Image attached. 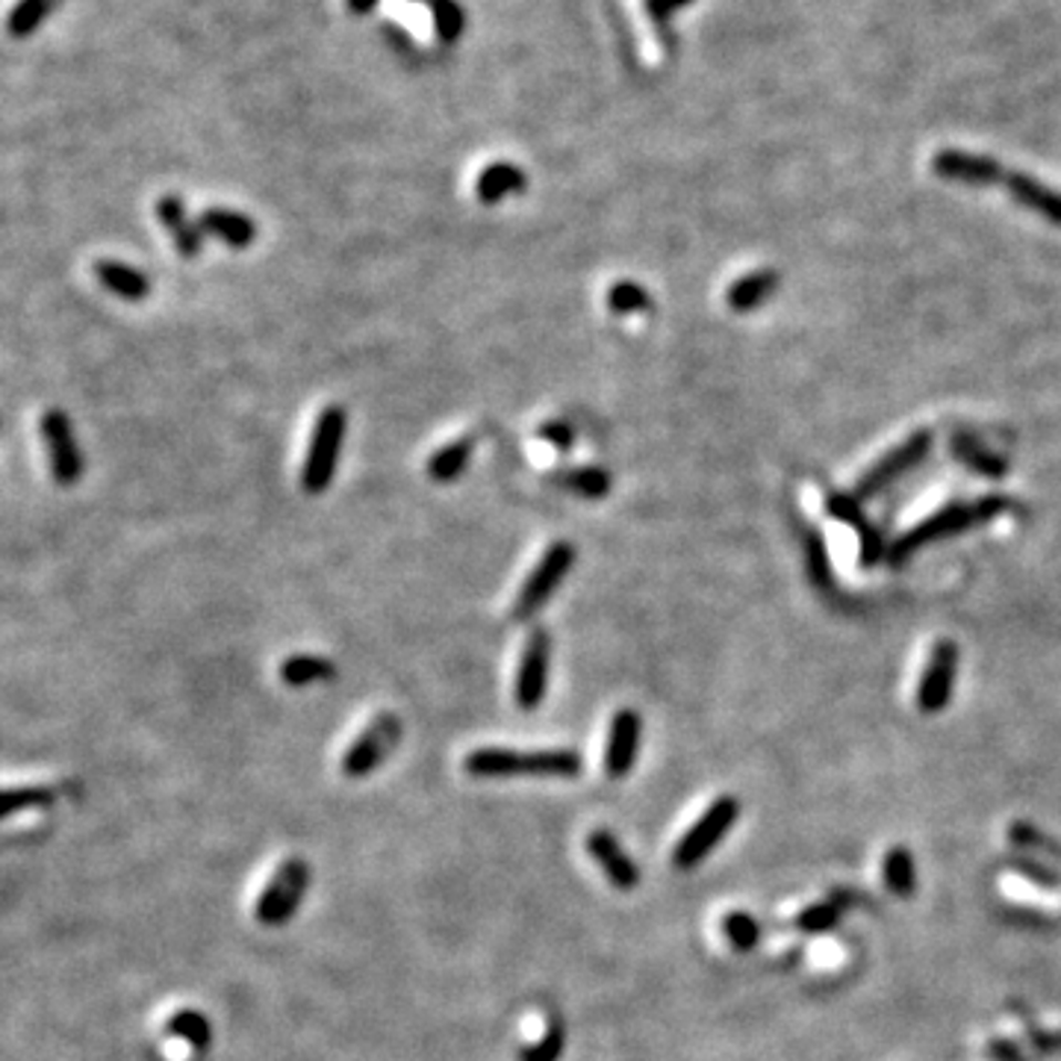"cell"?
<instances>
[{
    "label": "cell",
    "mask_w": 1061,
    "mask_h": 1061,
    "mask_svg": "<svg viewBox=\"0 0 1061 1061\" xmlns=\"http://www.w3.org/2000/svg\"><path fill=\"white\" fill-rule=\"evenodd\" d=\"M464 770L475 779H572L584 770L579 749H508V746H481L464 758Z\"/></svg>",
    "instance_id": "1"
},
{
    "label": "cell",
    "mask_w": 1061,
    "mask_h": 1061,
    "mask_svg": "<svg viewBox=\"0 0 1061 1061\" xmlns=\"http://www.w3.org/2000/svg\"><path fill=\"white\" fill-rule=\"evenodd\" d=\"M345 430H349V416L340 404H331L319 413L313 434H310L304 466H301V490L308 496H319L334 483L336 466L343 457Z\"/></svg>",
    "instance_id": "2"
},
{
    "label": "cell",
    "mask_w": 1061,
    "mask_h": 1061,
    "mask_svg": "<svg viewBox=\"0 0 1061 1061\" xmlns=\"http://www.w3.org/2000/svg\"><path fill=\"white\" fill-rule=\"evenodd\" d=\"M310 878H313V870H310L308 861H283L281 867L274 870V876L269 878V885L257 896V920L263 923V926H287L301 908V903H304Z\"/></svg>",
    "instance_id": "3"
},
{
    "label": "cell",
    "mask_w": 1061,
    "mask_h": 1061,
    "mask_svg": "<svg viewBox=\"0 0 1061 1061\" xmlns=\"http://www.w3.org/2000/svg\"><path fill=\"white\" fill-rule=\"evenodd\" d=\"M737 816H740V802L737 797H719L705 808L699 820L690 825V832L676 843L673 850V864L676 870H690L696 864H703L710 852L717 850V843L735 829Z\"/></svg>",
    "instance_id": "4"
},
{
    "label": "cell",
    "mask_w": 1061,
    "mask_h": 1061,
    "mask_svg": "<svg viewBox=\"0 0 1061 1061\" xmlns=\"http://www.w3.org/2000/svg\"><path fill=\"white\" fill-rule=\"evenodd\" d=\"M575 566V545L566 540H558L545 549V554L537 561V566L528 572V579L522 581V587L513 602V620L526 623L540 611V607L554 596V590L561 587V581L566 579Z\"/></svg>",
    "instance_id": "5"
},
{
    "label": "cell",
    "mask_w": 1061,
    "mask_h": 1061,
    "mask_svg": "<svg viewBox=\"0 0 1061 1061\" xmlns=\"http://www.w3.org/2000/svg\"><path fill=\"white\" fill-rule=\"evenodd\" d=\"M402 735V719L395 717V714H377V717L360 731L357 740L345 749L340 767H343L349 779H366V776H372V772L389 758V752L398 746Z\"/></svg>",
    "instance_id": "6"
},
{
    "label": "cell",
    "mask_w": 1061,
    "mask_h": 1061,
    "mask_svg": "<svg viewBox=\"0 0 1061 1061\" xmlns=\"http://www.w3.org/2000/svg\"><path fill=\"white\" fill-rule=\"evenodd\" d=\"M549 676H552V634L534 628L519 655L517 685L513 699L522 710H537L549 696Z\"/></svg>",
    "instance_id": "7"
},
{
    "label": "cell",
    "mask_w": 1061,
    "mask_h": 1061,
    "mask_svg": "<svg viewBox=\"0 0 1061 1061\" xmlns=\"http://www.w3.org/2000/svg\"><path fill=\"white\" fill-rule=\"evenodd\" d=\"M39 430H42L44 448H48V460H51L53 481L60 487H74L83 478V451H80L77 434L74 425L62 410H44L39 419Z\"/></svg>",
    "instance_id": "8"
},
{
    "label": "cell",
    "mask_w": 1061,
    "mask_h": 1061,
    "mask_svg": "<svg viewBox=\"0 0 1061 1061\" xmlns=\"http://www.w3.org/2000/svg\"><path fill=\"white\" fill-rule=\"evenodd\" d=\"M1006 508V501L1002 499H985L976 501V505H949L940 513L929 517L923 526H917L912 534H905L899 543L894 545V558H905L908 552H914L917 545L929 543L935 537L940 534H956L961 528L979 526L985 519H991L994 513H1000Z\"/></svg>",
    "instance_id": "9"
},
{
    "label": "cell",
    "mask_w": 1061,
    "mask_h": 1061,
    "mask_svg": "<svg viewBox=\"0 0 1061 1061\" xmlns=\"http://www.w3.org/2000/svg\"><path fill=\"white\" fill-rule=\"evenodd\" d=\"M643 743V719L637 710H616L607 726L605 740V772L611 779H625L637 763Z\"/></svg>",
    "instance_id": "10"
},
{
    "label": "cell",
    "mask_w": 1061,
    "mask_h": 1061,
    "mask_svg": "<svg viewBox=\"0 0 1061 1061\" xmlns=\"http://www.w3.org/2000/svg\"><path fill=\"white\" fill-rule=\"evenodd\" d=\"M584 846H587V855L602 867L611 885L620 887V891H634L641 885V864L625 852V846L611 829H593Z\"/></svg>",
    "instance_id": "11"
},
{
    "label": "cell",
    "mask_w": 1061,
    "mask_h": 1061,
    "mask_svg": "<svg viewBox=\"0 0 1061 1061\" xmlns=\"http://www.w3.org/2000/svg\"><path fill=\"white\" fill-rule=\"evenodd\" d=\"M157 212V221L166 228V233L175 242L177 254L184 257V260H195V257L201 254L204 248V228L201 221H195L186 210L184 198H177V195H163L154 207Z\"/></svg>",
    "instance_id": "12"
},
{
    "label": "cell",
    "mask_w": 1061,
    "mask_h": 1061,
    "mask_svg": "<svg viewBox=\"0 0 1061 1061\" xmlns=\"http://www.w3.org/2000/svg\"><path fill=\"white\" fill-rule=\"evenodd\" d=\"M958 667V649L953 643H938V649L932 655L929 667L920 678V690H917V705L926 714H935L949 703L953 694V682H956Z\"/></svg>",
    "instance_id": "13"
},
{
    "label": "cell",
    "mask_w": 1061,
    "mask_h": 1061,
    "mask_svg": "<svg viewBox=\"0 0 1061 1061\" xmlns=\"http://www.w3.org/2000/svg\"><path fill=\"white\" fill-rule=\"evenodd\" d=\"M929 443H932L929 434H914L908 443H903V446L894 448L891 455L882 457V460H878V464L873 466L864 478H861L859 487H855V496H861V499H864V496H873V492L882 490L885 483L899 478L908 466H914L923 455H926Z\"/></svg>",
    "instance_id": "14"
},
{
    "label": "cell",
    "mask_w": 1061,
    "mask_h": 1061,
    "mask_svg": "<svg viewBox=\"0 0 1061 1061\" xmlns=\"http://www.w3.org/2000/svg\"><path fill=\"white\" fill-rule=\"evenodd\" d=\"M201 228L207 237L219 239L228 248H251L257 242V225L251 216L230 207H207L201 212Z\"/></svg>",
    "instance_id": "15"
},
{
    "label": "cell",
    "mask_w": 1061,
    "mask_h": 1061,
    "mask_svg": "<svg viewBox=\"0 0 1061 1061\" xmlns=\"http://www.w3.org/2000/svg\"><path fill=\"white\" fill-rule=\"evenodd\" d=\"M528 186V175L517 163H508V159H501V163H492L478 175L475 180V195H478V201L492 207V204H501L510 195H522Z\"/></svg>",
    "instance_id": "16"
},
{
    "label": "cell",
    "mask_w": 1061,
    "mask_h": 1061,
    "mask_svg": "<svg viewBox=\"0 0 1061 1061\" xmlns=\"http://www.w3.org/2000/svg\"><path fill=\"white\" fill-rule=\"evenodd\" d=\"M549 483H554L558 490L579 496V499L599 501L611 492L614 478H611L605 466H572V469H554V472H549Z\"/></svg>",
    "instance_id": "17"
},
{
    "label": "cell",
    "mask_w": 1061,
    "mask_h": 1061,
    "mask_svg": "<svg viewBox=\"0 0 1061 1061\" xmlns=\"http://www.w3.org/2000/svg\"><path fill=\"white\" fill-rule=\"evenodd\" d=\"M95 278L106 292H113L122 301H145L150 295L148 274L118 260H97Z\"/></svg>",
    "instance_id": "18"
},
{
    "label": "cell",
    "mask_w": 1061,
    "mask_h": 1061,
    "mask_svg": "<svg viewBox=\"0 0 1061 1061\" xmlns=\"http://www.w3.org/2000/svg\"><path fill=\"white\" fill-rule=\"evenodd\" d=\"M935 171L953 180H967V184H991V180H1006L1000 171V163L988 157H976L965 150H944L935 157Z\"/></svg>",
    "instance_id": "19"
},
{
    "label": "cell",
    "mask_w": 1061,
    "mask_h": 1061,
    "mask_svg": "<svg viewBox=\"0 0 1061 1061\" xmlns=\"http://www.w3.org/2000/svg\"><path fill=\"white\" fill-rule=\"evenodd\" d=\"M472 451H475L472 437L451 439V443H446V446L437 448V451L428 457L425 472H428L430 481H437V483L457 481V478L466 472L469 460H472Z\"/></svg>",
    "instance_id": "20"
},
{
    "label": "cell",
    "mask_w": 1061,
    "mask_h": 1061,
    "mask_svg": "<svg viewBox=\"0 0 1061 1061\" xmlns=\"http://www.w3.org/2000/svg\"><path fill=\"white\" fill-rule=\"evenodd\" d=\"M278 676H281L283 685L310 687L319 685V682H327V678H336V664L331 658H325V655L299 652V655H290V658L283 660L281 667H278Z\"/></svg>",
    "instance_id": "21"
},
{
    "label": "cell",
    "mask_w": 1061,
    "mask_h": 1061,
    "mask_svg": "<svg viewBox=\"0 0 1061 1061\" xmlns=\"http://www.w3.org/2000/svg\"><path fill=\"white\" fill-rule=\"evenodd\" d=\"M776 287H779L776 272H767V269H761V272H749L743 274V278H737V281L728 287L726 304L731 310H737V313H749V310L761 308L763 301L770 299L772 292H776Z\"/></svg>",
    "instance_id": "22"
},
{
    "label": "cell",
    "mask_w": 1061,
    "mask_h": 1061,
    "mask_svg": "<svg viewBox=\"0 0 1061 1061\" xmlns=\"http://www.w3.org/2000/svg\"><path fill=\"white\" fill-rule=\"evenodd\" d=\"M1006 186L1020 204H1027L1029 210L1041 212L1044 219L1061 225V195H1055L1053 189H1047L1044 184H1038V180L1027 175H1009Z\"/></svg>",
    "instance_id": "23"
},
{
    "label": "cell",
    "mask_w": 1061,
    "mask_h": 1061,
    "mask_svg": "<svg viewBox=\"0 0 1061 1061\" xmlns=\"http://www.w3.org/2000/svg\"><path fill=\"white\" fill-rule=\"evenodd\" d=\"M1002 894L1009 896V899H1018L1023 905H1036L1041 912H1053L1061 914V896L1053 894L1050 887L1036 882V878L1029 876H1015V873H1006L1000 878Z\"/></svg>",
    "instance_id": "24"
},
{
    "label": "cell",
    "mask_w": 1061,
    "mask_h": 1061,
    "mask_svg": "<svg viewBox=\"0 0 1061 1061\" xmlns=\"http://www.w3.org/2000/svg\"><path fill=\"white\" fill-rule=\"evenodd\" d=\"M56 799V790L44 784H18V788H0V820L35 811V808H51Z\"/></svg>",
    "instance_id": "25"
},
{
    "label": "cell",
    "mask_w": 1061,
    "mask_h": 1061,
    "mask_svg": "<svg viewBox=\"0 0 1061 1061\" xmlns=\"http://www.w3.org/2000/svg\"><path fill=\"white\" fill-rule=\"evenodd\" d=\"M168 1036H175L177 1041H184L193 1050H207L212 1044V1023L207 1015L198 1009H180L171 1015L166 1023Z\"/></svg>",
    "instance_id": "26"
},
{
    "label": "cell",
    "mask_w": 1061,
    "mask_h": 1061,
    "mask_svg": "<svg viewBox=\"0 0 1061 1061\" xmlns=\"http://www.w3.org/2000/svg\"><path fill=\"white\" fill-rule=\"evenodd\" d=\"M60 3L62 0H18L7 18L9 35H15V39L33 35L44 24V18H51L56 12Z\"/></svg>",
    "instance_id": "27"
},
{
    "label": "cell",
    "mask_w": 1061,
    "mask_h": 1061,
    "mask_svg": "<svg viewBox=\"0 0 1061 1061\" xmlns=\"http://www.w3.org/2000/svg\"><path fill=\"white\" fill-rule=\"evenodd\" d=\"M605 304L611 313H620V316H637V313H649L652 295L649 290L641 287L637 281H616L607 287Z\"/></svg>",
    "instance_id": "28"
},
{
    "label": "cell",
    "mask_w": 1061,
    "mask_h": 1061,
    "mask_svg": "<svg viewBox=\"0 0 1061 1061\" xmlns=\"http://www.w3.org/2000/svg\"><path fill=\"white\" fill-rule=\"evenodd\" d=\"M430 9L434 18V30H437L439 42L455 44L466 30V12L457 0H419Z\"/></svg>",
    "instance_id": "29"
},
{
    "label": "cell",
    "mask_w": 1061,
    "mask_h": 1061,
    "mask_svg": "<svg viewBox=\"0 0 1061 1061\" xmlns=\"http://www.w3.org/2000/svg\"><path fill=\"white\" fill-rule=\"evenodd\" d=\"M885 885L891 894L908 896L914 891V861L905 846H894L885 859Z\"/></svg>",
    "instance_id": "30"
},
{
    "label": "cell",
    "mask_w": 1061,
    "mask_h": 1061,
    "mask_svg": "<svg viewBox=\"0 0 1061 1061\" xmlns=\"http://www.w3.org/2000/svg\"><path fill=\"white\" fill-rule=\"evenodd\" d=\"M563 1050H566V1029L558 1018L549 1020V1027L543 1029V1036L540 1041L531 1047H526L519 1059L522 1061H561Z\"/></svg>",
    "instance_id": "31"
},
{
    "label": "cell",
    "mask_w": 1061,
    "mask_h": 1061,
    "mask_svg": "<svg viewBox=\"0 0 1061 1061\" xmlns=\"http://www.w3.org/2000/svg\"><path fill=\"white\" fill-rule=\"evenodd\" d=\"M722 935H726L731 947L740 949V953H749L761 940V926L746 912H731L722 917Z\"/></svg>",
    "instance_id": "32"
},
{
    "label": "cell",
    "mask_w": 1061,
    "mask_h": 1061,
    "mask_svg": "<svg viewBox=\"0 0 1061 1061\" xmlns=\"http://www.w3.org/2000/svg\"><path fill=\"white\" fill-rule=\"evenodd\" d=\"M838 917H841L838 903H816V905H808L805 912H799L793 923H797V929L802 932H823V929H832L834 923H838Z\"/></svg>",
    "instance_id": "33"
},
{
    "label": "cell",
    "mask_w": 1061,
    "mask_h": 1061,
    "mask_svg": "<svg viewBox=\"0 0 1061 1061\" xmlns=\"http://www.w3.org/2000/svg\"><path fill=\"white\" fill-rule=\"evenodd\" d=\"M1009 841L1018 843V846H1023V850H1041V852H1047V855H1055V859H1061L1059 843L1050 841L1047 834L1038 832L1036 825L1011 823L1009 825Z\"/></svg>",
    "instance_id": "34"
},
{
    "label": "cell",
    "mask_w": 1061,
    "mask_h": 1061,
    "mask_svg": "<svg viewBox=\"0 0 1061 1061\" xmlns=\"http://www.w3.org/2000/svg\"><path fill=\"white\" fill-rule=\"evenodd\" d=\"M537 437L549 443V446L561 448V451H570L575 446V428H572L570 422L563 419H549L543 422L540 428H537Z\"/></svg>",
    "instance_id": "35"
},
{
    "label": "cell",
    "mask_w": 1061,
    "mask_h": 1061,
    "mask_svg": "<svg viewBox=\"0 0 1061 1061\" xmlns=\"http://www.w3.org/2000/svg\"><path fill=\"white\" fill-rule=\"evenodd\" d=\"M956 446H958V455L965 457L967 464L979 466L985 475H1000L1002 472V464H997L994 457H985L982 451H976L974 443H965V439H958Z\"/></svg>",
    "instance_id": "36"
},
{
    "label": "cell",
    "mask_w": 1061,
    "mask_h": 1061,
    "mask_svg": "<svg viewBox=\"0 0 1061 1061\" xmlns=\"http://www.w3.org/2000/svg\"><path fill=\"white\" fill-rule=\"evenodd\" d=\"M808 563H811V575L816 584L829 581V561H825V543H820V537L808 540Z\"/></svg>",
    "instance_id": "37"
},
{
    "label": "cell",
    "mask_w": 1061,
    "mask_h": 1061,
    "mask_svg": "<svg viewBox=\"0 0 1061 1061\" xmlns=\"http://www.w3.org/2000/svg\"><path fill=\"white\" fill-rule=\"evenodd\" d=\"M687 3H690V0H646V9H649L652 21H655L658 27H664L667 24V18L673 15L676 9L687 7Z\"/></svg>",
    "instance_id": "38"
},
{
    "label": "cell",
    "mask_w": 1061,
    "mask_h": 1061,
    "mask_svg": "<svg viewBox=\"0 0 1061 1061\" xmlns=\"http://www.w3.org/2000/svg\"><path fill=\"white\" fill-rule=\"evenodd\" d=\"M811 958L816 967H834L838 961H843V949L838 944H814Z\"/></svg>",
    "instance_id": "39"
},
{
    "label": "cell",
    "mask_w": 1061,
    "mask_h": 1061,
    "mask_svg": "<svg viewBox=\"0 0 1061 1061\" xmlns=\"http://www.w3.org/2000/svg\"><path fill=\"white\" fill-rule=\"evenodd\" d=\"M345 7H349V12H354V15H368V12L377 7V0H345Z\"/></svg>",
    "instance_id": "40"
},
{
    "label": "cell",
    "mask_w": 1061,
    "mask_h": 1061,
    "mask_svg": "<svg viewBox=\"0 0 1061 1061\" xmlns=\"http://www.w3.org/2000/svg\"><path fill=\"white\" fill-rule=\"evenodd\" d=\"M991 1053H994V1055H1000L1002 1061H1020L1018 1050H1011L1009 1044H991Z\"/></svg>",
    "instance_id": "41"
}]
</instances>
